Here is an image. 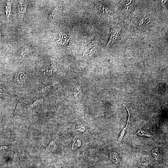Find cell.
I'll use <instances>...</instances> for the list:
<instances>
[{
	"instance_id": "1",
	"label": "cell",
	"mask_w": 168,
	"mask_h": 168,
	"mask_svg": "<svg viewBox=\"0 0 168 168\" xmlns=\"http://www.w3.org/2000/svg\"><path fill=\"white\" fill-rule=\"evenodd\" d=\"M120 30V28L119 27L114 28L111 30L106 47L110 46L117 40L119 37Z\"/></svg>"
},
{
	"instance_id": "2",
	"label": "cell",
	"mask_w": 168,
	"mask_h": 168,
	"mask_svg": "<svg viewBox=\"0 0 168 168\" xmlns=\"http://www.w3.org/2000/svg\"><path fill=\"white\" fill-rule=\"evenodd\" d=\"M27 4L26 2L24 1H20L18 2V14L19 18L21 21L22 20L23 16L26 12Z\"/></svg>"
},
{
	"instance_id": "3",
	"label": "cell",
	"mask_w": 168,
	"mask_h": 168,
	"mask_svg": "<svg viewBox=\"0 0 168 168\" xmlns=\"http://www.w3.org/2000/svg\"><path fill=\"white\" fill-rule=\"evenodd\" d=\"M27 79V75L24 71H21L16 74L14 81L16 83L21 84L24 82Z\"/></svg>"
},
{
	"instance_id": "4",
	"label": "cell",
	"mask_w": 168,
	"mask_h": 168,
	"mask_svg": "<svg viewBox=\"0 0 168 168\" xmlns=\"http://www.w3.org/2000/svg\"><path fill=\"white\" fill-rule=\"evenodd\" d=\"M95 8L100 14L102 15L107 16L111 13L107 8L99 3H96Z\"/></svg>"
},
{
	"instance_id": "5",
	"label": "cell",
	"mask_w": 168,
	"mask_h": 168,
	"mask_svg": "<svg viewBox=\"0 0 168 168\" xmlns=\"http://www.w3.org/2000/svg\"><path fill=\"white\" fill-rule=\"evenodd\" d=\"M95 44L94 41L91 42L85 48L83 53V56L89 54L93 51L95 49Z\"/></svg>"
},
{
	"instance_id": "6",
	"label": "cell",
	"mask_w": 168,
	"mask_h": 168,
	"mask_svg": "<svg viewBox=\"0 0 168 168\" xmlns=\"http://www.w3.org/2000/svg\"><path fill=\"white\" fill-rule=\"evenodd\" d=\"M81 139L79 138L76 136L74 138L72 141L71 145L72 149V150H76L81 146Z\"/></svg>"
},
{
	"instance_id": "7",
	"label": "cell",
	"mask_w": 168,
	"mask_h": 168,
	"mask_svg": "<svg viewBox=\"0 0 168 168\" xmlns=\"http://www.w3.org/2000/svg\"><path fill=\"white\" fill-rule=\"evenodd\" d=\"M110 158L111 160L114 162L120 164V162L118 155L115 152H112L110 154Z\"/></svg>"
},
{
	"instance_id": "8",
	"label": "cell",
	"mask_w": 168,
	"mask_h": 168,
	"mask_svg": "<svg viewBox=\"0 0 168 168\" xmlns=\"http://www.w3.org/2000/svg\"><path fill=\"white\" fill-rule=\"evenodd\" d=\"M150 23V21L148 20L147 18L144 16L141 20L138 26L140 27L144 28V26H146V27L147 28L149 27V23Z\"/></svg>"
},
{
	"instance_id": "9",
	"label": "cell",
	"mask_w": 168,
	"mask_h": 168,
	"mask_svg": "<svg viewBox=\"0 0 168 168\" xmlns=\"http://www.w3.org/2000/svg\"><path fill=\"white\" fill-rule=\"evenodd\" d=\"M138 135L143 137H153L154 135H152L148 132L142 129H139L138 130L136 133Z\"/></svg>"
},
{
	"instance_id": "10",
	"label": "cell",
	"mask_w": 168,
	"mask_h": 168,
	"mask_svg": "<svg viewBox=\"0 0 168 168\" xmlns=\"http://www.w3.org/2000/svg\"><path fill=\"white\" fill-rule=\"evenodd\" d=\"M56 144L54 141H51L46 148V150L48 152H51L53 151L55 147Z\"/></svg>"
},
{
	"instance_id": "11",
	"label": "cell",
	"mask_w": 168,
	"mask_h": 168,
	"mask_svg": "<svg viewBox=\"0 0 168 168\" xmlns=\"http://www.w3.org/2000/svg\"><path fill=\"white\" fill-rule=\"evenodd\" d=\"M126 109L128 111V115H129L128 118V120L127 124H126L125 127L124 128L123 130L120 133V134H119V138H118V142L122 140V139H123V137L124 136V133H125V130L126 129V128H127V126H128V121H129V119L130 114H129V110H128V109L126 107Z\"/></svg>"
},
{
	"instance_id": "12",
	"label": "cell",
	"mask_w": 168,
	"mask_h": 168,
	"mask_svg": "<svg viewBox=\"0 0 168 168\" xmlns=\"http://www.w3.org/2000/svg\"><path fill=\"white\" fill-rule=\"evenodd\" d=\"M138 165L141 168H146L148 166V163L145 160L142 159L138 161Z\"/></svg>"
},
{
	"instance_id": "13",
	"label": "cell",
	"mask_w": 168,
	"mask_h": 168,
	"mask_svg": "<svg viewBox=\"0 0 168 168\" xmlns=\"http://www.w3.org/2000/svg\"><path fill=\"white\" fill-rule=\"evenodd\" d=\"M152 153L154 158L156 160H158L160 157L159 151L158 148H154L152 152Z\"/></svg>"
},
{
	"instance_id": "14",
	"label": "cell",
	"mask_w": 168,
	"mask_h": 168,
	"mask_svg": "<svg viewBox=\"0 0 168 168\" xmlns=\"http://www.w3.org/2000/svg\"><path fill=\"white\" fill-rule=\"evenodd\" d=\"M11 145L0 146V152L6 153L10 149Z\"/></svg>"
},
{
	"instance_id": "15",
	"label": "cell",
	"mask_w": 168,
	"mask_h": 168,
	"mask_svg": "<svg viewBox=\"0 0 168 168\" xmlns=\"http://www.w3.org/2000/svg\"><path fill=\"white\" fill-rule=\"evenodd\" d=\"M6 7V13L7 17L9 18L11 14V4L10 2L7 3Z\"/></svg>"
},
{
	"instance_id": "16",
	"label": "cell",
	"mask_w": 168,
	"mask_h": 168,
	"mask_svg": "<svg viewBox=\"0 0 168 168\" xmlns=\"http://www.w3.org/2000/svg\"><path fill=\"white\" fill-rule=\"evenodd\" d=\"M86 129L85 127L82 125H77L76 127V130L79 132H84Z\"/></svg>"
},
{
	"instance_id": "17",
	"label": "cell",
	"mask_w": 168,
	"mask_h": 168,
	"mask_svg": "<svg viewBox=\"0 0 168 168\" xmlns=\"http://www.w3.org/2000/svg\"><path fill=\"white\" fill-rule=\"evenodd\" d=\"M29 52L28 48H26L23 49L21 51L20 56L21 58H23L25 55L28 54Z\"/></svg>"
},
{
	"instance_id": "18",
	"label": "cell",
	"mask_w": 168,
	"mask_h": 168,
	"mask_svg": "<svg viewBox=\"0 0 168 168\" xmlns=\"http://www.w3.org/2000/svg\"><path fill=\"white\" fill-rule=\"evenodd\" d=\"M40 101V100H37L35 101L32 103H31L30 105V108H33Z\"/></svg>"
},
{
	"instance_id": "19",
	"label": "cell",
	"mask_w": 168,
	"mask_h": 168,
	"mask_svg": "<svg viewBox=\"0 0 168 168\" xmlns=\"http://www.w3.org/2000/svg\"><path fill=\"white\" fill-rule=\"evenodd\" d=\"M78 168H90L86 166H81L79 167Z\"/></svg>"
}]
</instances>
